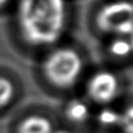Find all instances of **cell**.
Instances as JSON below:
<instances>
[{"instance_id": "6da1fadb", "label": "cell", "mask_w": 133, "mask_h": 133, "mask_svg": "<svg viewBox=\"0 0 133 133\" xmlns=\"http://www.w3.org/2000/svg\"><path fill=\"white\" fill-rule=\"evenodd\" d=\"M65 0H19L16 10L18 30L32 47H49L63 35L68 24Z\"/></svg>"}, {"instance_id": "7a4b0ae2", "label": "cell", "mask_w": 133, "mask_h": 133, "mask_svg": "<svg viewBox=\"0 0 133 133\" xmlns=\"http://www.w3.org/2000/svg\"><path fill=\"white\" fill-rule=\"evenodd\" d=\"M84 68L81 54L70 47L51 50L43 60L42 72L46 80L54 87L68 89L74 86Z\"/></svg>"}, {"instance_id": "3957f363", "label": "cell", "mask_w": 133, "mask_h": 133, "mask_svg": "<svg viewBox=\"0 0 133 133\" xmlns=\"http://www.w3.org/2000/svg\"><path fill=\"white\" fill-rule=\"evenodd\" d=\"M98 29L111 36H128L133 31V2L113 0L103 4L97 11Z\"/></svg>"}, {"instance_id": "277c9868", "label": "cell", "mask_w": 133, "mask_h": 133, "mask_svg": "<svg viewBox=\"0 0 133 133\" xmlns=\"http://www.w3.org/2000/svg\"><path fill=\"white\" fill-rule=\"evenodd\" d=\"M88 98L101 105H109L119 95L121 83L117 75L109 70H99L91 74L86 82Z\"/></svg>"}, {"instance_id": "5b68a950", "label": "cell", "mask_w": 133, "mask_h": 133, "mask_svg": "<svg viewBox=\"0 0 133 133\" xmlns=\"http://www.w3.org/2000/svg\"><path fill=\"white\" fill-rule=\"evenodd\" d=\"M52 121L43 114L34 113L25 116L17 127V133H53Z\"/></svg>"}, {"instance_id": "8992f818", "label": "cell", "mask_w": 133, "mask_h": 133, "mask_svg": "<svg viewBox=\"0 0 133 133\" xmlns=\"http://www.w3.org/2000/svg\"><path fill=\"white\" fill-rule=\"evenodd\" d=\"M63 114L72 124L81 125L90 118V107L82 99L74 98L68 101L63 108Z\"/></svg>"}, {"instance_id": "52a82bcc", "label": "cell", "mask_w": 133, "mask_h": 133, "mask_svg": "<svg viewBox=\"0 0 133 133\" xmlns=\"http://www.w3.org/2000/svg\"><path fill=\"white\" fill-rule=\"evenodd\" d=\"M107 51L113 58L121 60L127 59L133 54L131 45L126 36H112L108 44Z\"/></svg>"}, {"instance_id": "ba28073f", "label": "cell", "mask_w": 133, "mask_h": 133, "mask_svg": "<svg viewBox=\"0 0 133 133\" xmlns=\"http://www.w3.org/2000/svg\"><path fill=\"white\" fill-rule=\"evenodd\" d=\"M96 118L98 124L103 128L118 127L121 119V111L109 105H105L102 106V108L99 110Z\"/></svg>"}, {"instance_id": "9c48e42d", "label": "cell", "mask_w": 133, "mask_h": 133, "mask_svg": "<svg viewBox=\"0 0 133 133\" xmlns=\"http://www.w3.org/2000/svg\"><path fill=\"white\" fill-rule=\"evenodd\" d=\"M16 96V86L10 78L0 75V110L6 108Z\"/></svg>"}, {"instance_id": "30bf717a", "label": "cell", "mask_w": 133, "mask_h": 133, "mask_svg": "<svg viewBox=\"0 0 133 133\" xmlns=\"http://www.w3.org/2000/svg\"><path fill=\"white\" fill-rule=\"evenodd\" d=\"M118 127L124 133H133V104H130L121 111Z\"/></svg>"}, {"instance_id": "8fae6325", "label": "cell", "mask_w": 133, "mask_h": 133, "mask_svg": "<svg viewBox=\"0 0 133 133\" xmlns=\"http://www.w3.org/2000/svg\"><path fill=\"white\" fill-rule=\"evenodd\" d=\"M53 133H74L68 129H62V128H58V129H54Z\"/></svg>"}, {"instance_id": "7c38bea8", "label": "cell", "mask_w": 133, "mask_h": 133, "mask_svg": "<svg viewBox=\"0 0 133 133\" xmlns=\"http://www.w3.org/2000/svg\"><path fill=\"white\" fill-rule=\"evenodd\" d=\"M128 37V41H129V43H130V45H131V48H132V52H133V31L127 36Z\"/></svg>"}, {"instance_id": "4fadbf2b", "label": "cell", "mask_w": 133, "mask_h": 133, "mask_svg": "<svg viewBox=\"0 0 133 133\" xmlns=\"http://www.w3.org/2000/svg\"><path fill=\"white\" fill-rule=\"evenodd\" d=\"M7 2H8V0H0V7H3Z\"/></svg>"}, {"instance_id": "5bb4252c", "label": "cell", "mask_w": 133, "mask_h": 133, "mask_svg": "<svg viewBox=\"0 0 133 133\" xmlns=\"http://www.w3.org/2000/svg\"><path fill=\"white\" fill-rule=\"evenodd\" d=\"M97 133H111V132H108V131H102V132H97Z\"/></svg>"}]
</instances>
